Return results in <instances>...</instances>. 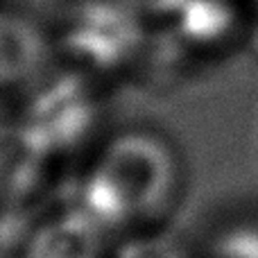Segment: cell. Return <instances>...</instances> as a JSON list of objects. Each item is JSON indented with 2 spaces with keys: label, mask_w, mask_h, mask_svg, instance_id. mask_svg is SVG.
Instances as JSON below:
<instances>
[{
  "label": "cell",
  "mask_w": 258,
  "mask_h": 258,
  "mask_svg": "<svg viewBox=\"0 0 258 258\" xmlns=\"http://www.w3.org/2000/svg\"><path fill=\"white\" fill-rule=\"evenodd\" d=\"M109 258H190V254L165 229H156L122 236Z\"/></svg>",
  "instance_id": "cell-6"
},
{
  "label": "cell",
  "mask_w": 258,
  "mask_h": 258,
  "mask_svg": "<svg viewBox=\"0 0 258 258\" xmlns=\"http://www.w3.org/2000/svg\"><path fill=\"white\" fill-rule=\"evenodd\" d=\"M141 41V27L125 0H86L66 16L61 45L89 71H116Z\"/></svg>",
  "instance_id": "cell-3"
},
{
  "label": "cell",
  "mask_w": 258,
  "mask_h": 258,
  "mask_svg": "<svg viewBox=\"0 0 258 258\" xmlns=\"http://www.w3.org/2000/svg\"><path fill=\"white\" fill-rule=\"evenodd\" d=\"M125 3L132 7V5H138V7H145V9H154V12H163L170 14L177 9L179 0H125Z\"/></svg>",
  "instance_id": "cell-7"
},
{
  "label": "cell",
  "mask_w": 258,
  "mask_h": 258,
  "mask_svg": "<svg viewBox=\"0 0 258 258\" xmlns=\"http://www.w3.org/2000/svg\"><path fill=\"white\" fill-rule=\"evenodd\" d=\"M48 39L32 18L0 9V89L32 86L48 59Z\"/></svg>",
  "instance_id": "cell-5"
},
{
  "label": "cell",
  "mask_w": 258,
  "mask_h": 258,
  "mask_svg": "<svg viewBox=\"0 0 258 258\" xmlns=\"http://www.w3.org/2000/svg\"><path fill=\"white\" fill-rule=\"evenodd\" d=\"M183 161L163 132L129 125L93 150L75 202L107 233L165 229L183 197Z\"/></svg>",
  "instance_id": "cell-1"
},
{
  "label": "cell",
  "mask_w": 258,
  "mask_h": 258,
  "mask_svg": "<svg viewBox=\"0 0 258 258\" xmlns=\"http://www.w3.org/2000/svg\"><path fill=\"white\" fill-rule=\"evenodd\" d=\"M107 231L77 202L48 211L18 240L16 258H109Z\"/></svg>",
  "instance_id": "cell-4"
},
{
  "label": "cell",
  "mask_w": 258,
  "mask_h": 258,
  "mask_svg": "<svg viewBox=\"0 0 258 258\" xmlns=\"http://www.w3.org/2000/svg\"><path fill=\"white\" fill-rule=\"evenodd\" d=\"M95 122V102L77 73L43 77L30 86L21 129L45 156L73 150Z\"/></svg>",
  "instance_id": "cell-2"
}]
</instances>
